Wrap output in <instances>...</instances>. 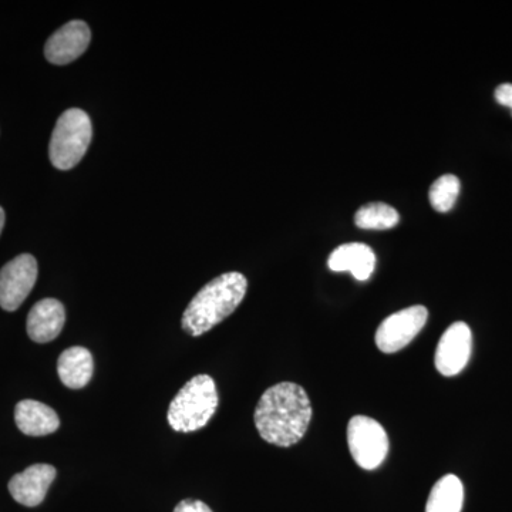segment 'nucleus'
I'll return each instance as SVG.
<instances>
[{
	"mask_svg": "<svg viewBox=\"0 0 512 512\" xmlns=\"http://www.w3.org/2000/svg\"><path fill=\"white\" fill-rule=\"evenodd\" d=\"M312 413L311 399L302 386L278 383L269 387L256 404V430L266 443L292 447L308 431Z\"/></svg>",
	"mask_w": 512,
	"mask_h": 512,
	"instance_id": "1",
	"label": "nucleus"
},
{
	"mask_svg": "<svg viewBox=\"0 0 512 512\" xmlns=\"http://www.w3.org/2000/svg\"><path fill=\"white\" fill-rule=\"evenodd\" d=\"M247 289V278L239 272H228L212 279L185 309L181 326L192 338L210 332L237 311Z\"/></svg>",
	"mask_w": 512,
	"mask_h": 512,
	"instance_id": "2",
	"label": "nucleus"
},
{
	"mask_svg": "<svg viewBox=\"0 0 512 512\" xmlns=\"http://www.w3.org/2000/svg\"><path fill=\"white\" fill-rule=\"evenodd\" d=\"M218 392L208 375L192 377L168 407V424L178 433L204 429L218 409Z\"/></svg>",
	"mask_w": 512,
	"mask_h": 512,
	"instance_id": "3",
	"label": "nucleus"
},
{
	"mask_svg": "<svg viewBox=\"0 0 512 512\" xmlns=\"http://www.w3.org/2000/svg\"><path fill=\"white\" fill-rule=\"evenodd\" d=\"M93 138L92 120L86 111L70 109L57 120L50 140L49 157L57 170H72L82 161Z\"/></svg>",
	"mask_w": 512,
	"mask_h": 512,
	"instance_id": "4",
	"label": "nucleus"
},
{
	"mask_svg": "<svg viewBox=\"0 0 512 512\" xmlns=\"http://www.w3.org/2000/svg\"><path fill=\"white\" fill-rule=\"evenodd\" d=\"M348 444L357 466L373 471L389 454V436L382 424L372 417L355 416L349 421Z\"/></svg>",
	"mask_w": 512,
	"mask_h": 512,
	"instance_id": "5",
	"label": "nucleus"
},
{
	"mask_svg": "<svg viewBox=\"0 0 512 512\" xmlns=\"http://www.w3.org/2000/svg\"><path fill=\"white\" fill-rule=\"evenodd\" d=\"M429 311L416 305L390 315L380 323L375 342L380 352L392 355L406 348L426 326Z\"/></svg>",
	"mask_w": 512,
	"mask_h": 512,
	"instance_id": "6",
	"label": "nucleus"
},
{
	"mask_svg": "<svg viewBox=\"0 0 512 512\" xmlns=\"http://www.w3.org/2000/svg\"><path fill=\"white\" fill-rule=\"evenodd\" d=\"M37 279L35 256H16L0 269V308L15 312L32 292Z\"/></svg>",
	"mask_w": 512,
	"mask_h": 512,
	"instance_id": "7",
	"label": "nucleus"
},
{
	"mask_svg": "<svg viewBox=\"0 0 512 512\" xmlns=\"http://www.w3.org/2000/svg\"><path fill=\"white\" fill-rule=\"evenodd\" d=\"M473 350V333L464 322H456L443 333L437 345L434 365L440 375L457 376L468 365Z\"/></svg>",
	"mask_w": 512,
	"mask_h": 512,
	"instance_id": "8",
	"label": "nucleus"
},
{
	"mask_svg": "<svg viewBox=\"0 0 512 512\" xmlns=\"http://www.w3.org/2000/svg\"><path fill=\"white\" fill-rule=\"evenodd\" d=\"M92 40V32L83 20H72L49 37L45 56L52 64L64 66L79 59Z\"/></svg>",
	"mask_w": 512,
	"mask_h": 512,
	"instance_id": "9",
	"label": "nucleus"
},
{
	"mask_svg": "<svg viewBox=\"0 0 512 512\" xmlns=\"http://www.w3.org/2000/svg\"><path fill=\"white\" fill-rule=\"evenodd\" d=\"M56 468L49 464H35L16 474L9 481V491L15 501L25 507H37L45 500L47 490L56 478Z\"/></svg>",
	"mask_w": 512,
	"mask_h": 512,
	"instance_id": "10",
	"label": "nucleus"
},
{
	"mask_svg": "<svg viewBox=\"0 0 512 512\" xmlns=\"http://www.w3.org/2000/svg\"><path fill=\"white\" fill-rule=\"evenodd\" d=\"M66 311L62 302L47 298L30 309L28 335L36 343H49L62 333Z\"/></svg>",
	"mask_w": 512,
	"mask_h": 512,
	"instance_id": "11",
	"label": "nucleus"
},
{
	"mask_svg": "<svg viewBox=\"0 0 512 512\" xmlns=\"http://www.w3.org/2000/svg\"><path fill=\"white\" fill-rule=\"evenodd\" d=\"M330 271L350 272L357 281H367L376 268V255L373 249L360 242L340 245L328 259Z\"/></svg>",
	"mask_w": 512,
	"mask_h": 512,
	"instance_id": "12",
	"label": "nucleus"
},
{
	"mask_svg": "<svg viewBox=\"0 0 512 512\" xmlns=\"http://www.w3.org/2000/svg\"><path fill=\"white\" fill-rule=\"evenodd\" d=\"M16 426L26 436L42 437L55 433L60 427L55 410L36 400H22L15 409Z\"/></svg>",
	"mask_w": 512,
	"mask_h": 512,
	"instance_id": "13",
	"label": "nucleus"
},
{
	"mask_svg": "<svg viewBox=\"0 0 512 512\" xmlns=\"http://www.w3.org/2000/svg\"><path fill=\"white\" fill-rule=\"evenodd\" d=\"M94 362L89 349L73 346L64 350L57 362V373L64 386L69 389H83L93 377Z\"/></svg>",
	"mask_w": 512,
	"mask_h": 512,
	"instance_id": "14",
	"label": "nucleus"
},
{
	"mask_svg": "<svg viewBox=\"0 0 512 512\" xmlns=\"http://www.w3.org/2000/svg\"><path fill=\"white\" fill-rule=\"evenodd\" d=\"M464 485L454 474H447L434 484L427 500L426 512H461Z\"/></svg>",
	"mask_w": 512,
	"mask_h": 512,
	"instance_id": "15",
	"label": "nucleus"
},
{
	"mask_svg": "<svg viewBox=\"0 0 512 512\" xmlns=\"http://www.w3.org/2000/svg\"><path fill=\"white\" fill-rule=\"evenodd\" d=\"M400 215L392 205L384 202H370L357 210L355 222L362 229H376L384 231L399 224Z\"/></svg>",
	"mask_w": 512,
	"mask_h": 512,
	"instance_id": "16",
	"label": "nucleus"
},
{
	"mask_svg": "<svg viewBox=\"0 0 512 512\" xmlns=\"http://www.w3.org/2000/svg\"><path fill=\"white\" fill-rule=\"evenodd\" d=\"M460 180L453 174L441 175L430 187L429 198L431 207L439 212H448L456 204L460 194Z\"/></svg>",
	"mask_w": 512,
	"mask_h": 512,
	"instance_id": "17",
	"label": "nucleus"
},
{
	"mask_svg": "<svg viewBox=\"0 0 512 512\" xmlns=\"http://www.w3.org/2000/svg\"><path fill=\"white\" fill-rule=\"evenodd\" d=\"M495 100L501 106L508 107L512 113V84L505 83L498 86L497 90H495Z\"/></svg>",
	"mask_w": 512,
	"mask_h": 512,
	"instance_id": "18",
	"label": "nucleus"
},
{
	"mask_svg": "<svg viewBox=\"0 0 512 512\" xmlns=\"http://www.w3.org/2000/svg\"><path fill=\"white\" fill-rule=\"evenodd\" d=\"M174 512H212V510L202 501L184 500L175 507Z\"/></svg>",
	"mask_w": 512,
	"mask_h": 512,
	"instance_id": "19",
	"label": "nucleus"
},
{
	"mask_svg": "<svg viewBox=\"0 0 512 512\" xmlns=\"http://www.w3.org/2000/svg\"><path fill=\"white\" fill-rule=\"evenodd\" d=\"M3 227H5V211L0 207V234H2Z\"/></svg>",
	"mask_w": 512,
	"mask_h": 512,
	"instance_id": "20",
	"label": "nucleus"
}]
</instances>
